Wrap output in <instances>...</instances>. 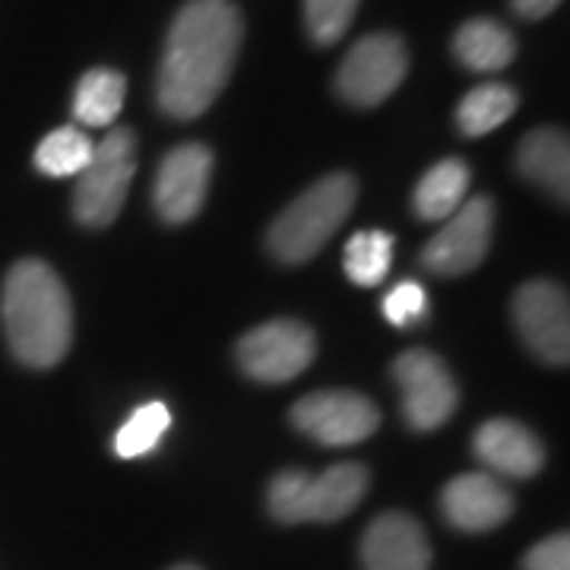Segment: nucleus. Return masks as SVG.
<instances>
[{"mask_svg": "<svg viewBox=\"0 0 570 570\" xmlns=\"http://www.w3.org/2000/svg\"><path fill=\"white\" fill-rule=\"evenodd\" d=\"M469 181H472V175L463 159H441L438 165H431L412 194V206H415L419 219H425V223L450 219L463 206Z\"/></svg>", "mask_w": 570, "mask_h": 570, "instance_id": "18", "label": "nucleus"}, {"mask_svg": "<svg viewBox=\"0 0 570 570\" xmlns=\"http://www.w3.org/2000/svg\"><path fill=\"white\" fill-rule=\"evenodd\" d=\"M362 0H305V29L314 45L330 48L343 39Z\"/></svg>", "mask_w": 570, "mask_h": 570, "instance_id": "24", "label": "nucleus"}, {"mask_svg": "<svg viewBox=\"0 0 570 570\" xmlns=\"http://www.w3.org/2000/svg\"><path fill=\"white\" fill-rule=\"evenodd\" d=\"M517 168L558 204L570 200V140L561 127L530 130L517 146Z\"/></svg>", "mask_w": 570, "mask_h": 570, "instance_id": "16", "label": "nucleus"}, {"mask_svg": "<svg viewBox=\"0 0 570 570\" xmlns=\"http://www.w3.org/2000/svg\"><path fill=\"white\" fill-rule=\"evenodd\" d=\"M235 355L247 377L261 384H285L311 367L317 355V340L311 326L283 317L245 333Z\"/></svg>", "mask_w": 570, "mask_h": 570, "instance_id": "9", "label": "nucleus"}, {"mask_svg": "<svg viewBox=\"0 0 570 570\" xmlns=\"http://www.w3.org/2000/svg\"><path fill=\"white\" fill-rule=\"evenodd\" d=\"M453 55L472 73H498V70H508L517 58V39L504 22L475 17L456 29Z\"/></svg>", "mask_w": 570, "mask_h": 570, "instance_id": "17", "label": "nucleus"}, {"mask_svg": "<svg viewBox=\"0 0 570 570\" xmlns=\"http://www.w3.org/2000/svg\"><path fill=\"white\" fill-rule=\"evenodd\" d=\"M168 570H200L197 564H175V568H168Z\"/></svg>", "mask_w": 570, "mask_h": 570, "instance_id": "28", "label": "nucleus"}, {"mask_svg": "<svg viewBox=\"0 0 570 570\" xmlns=\"http://www.w3.org/2000/svg\"><path fill=\"white\" fill-rule=\"evenodd\" d=\"M96 153V142L77 127L51 130L36 149V168L48 178H77Z\"/></svg>", "mask_w": 570, "mask_h": 570, "instance_id": "22", "label": "nucleus"}, {"mask_svg": "<svg viewBox=\"0 0 570 570\" xmlns=\"http://www.w3.org/2000/svg\"><path fill=\"white\" fill-rule=\"evenodd\" d=\"M213 175V149L204 142L175 146L159 165L153 204L168 225L190 223L206 200Z\"/></svg>", "mask_w": 570, "mask_h": 570, "instance_id": "12", "label": "nucleus"}, {"mask_svg": "<svg viewBox=\"0 0 570 570\" xmlns=\"http://www.w3.org/2000/svg\"><path fill=\"white\" fill-rule=\"evenodd\" d=\"M523 570H570V539L568 532H558L532 546L523 558Z\"/></svg>", "mask_w": 570, "mask_h": 570, "instance_id": "26", "label": "nucleus"}, {"mask_svg": "<svg viewBox=\"0 0 570 570\" xmlns=\"http://www.w3.org/2000/svg\"><path fill=\"white\" fill-rule=\"evenodd\" d=\"M137 175V134L115 127L96 146L89 165L77 175L73 216L86 228H105L118 219L130 181Z\"/></svg>", "mask_w": 570, "mask_h": 570, "instance_id": "5", "label": "nucleus"}, {"mask_svg": "<svg viewBox=\"0 0 570 570\" xmlns=\"http://www.w3.org/2000/svg\"><path fill=\"white\" fill-rule=\"evenodd\" d=\"M409 51L396 32H371L358 39L336 70V96L352 108H374L406 80Z\"/></svg>", "mask_w": 570, "mask_h": 570, "instance_id": "6", "label": "nucleus"}, {"mask_svg": "<svg viewBox=\"0 0 570 570\" xmlns=\"http://www.w3.org/2000/svg\"><path fill=\"white\" fill-rule=\"evenodd\" d=\"M390 264H393V235L390 232L365 228L348 238L343 266L355 285H365V288L381 285L387 279Z\"/></svg>", "mask_w": 570, "mask_h": 570, "instance_id": "21", "label": "nucleus"}, {"mask_svg": "<svg viewBox=\"0 0 570 570\" xmlns=\"http://www.w3.org/2000/svg\"><path fill=\"white\" fill-rule=\"evenodd\" d=\"M494 232V204L475 197L463 204L450 223L431 238L422 250V266L434 276H466L485 261Z\"/></svg>", "mask_w": 570, "mask_h": 570, "instance_id": "11", "label": "nucleus"}, {"mask_svg": "<svg viewBox=\"0 0 570 570\" xmlns=\"http://www.w3.org/2000/svg\"><path fill=\"white\" fill-rule=\"evenodd\" d=\"M127 80L111 67L86 70L73 89V118L82 127H111L121 115Z\"/></svg>", "mask_w": 570, "mask_h": 570, "instance_id": "19", "label": "nucleus"}, {"mask_svg": "<svg viewBox=\"0 0 570 570\" xmlns=\"http://www.w3.org/2000/svg\"><path fill=\"white\" fill-rule=\"evenodd\" d=\"M513 324L532 355L549 365H568L570 305L568 292L549 279L523 283L513 295Z\"/></svg>", "mask_w": 570, "mask_h": 570, "instance_id": "10", "label": "nucleus"}, {"mask_svg": "<svg viewBox=\"0 0 570 570\" xmlns=\"http://www.w3.org/2000/svg\"><path fill=\"white\" fill-rule=\"evenodd\" d=\"M168 425H171L168 406L165 403H146L115 434V453L121 460H137L142 453H153V450L159 448V441H163Z\"/></svg>", "mask_w": 570, "mask_h": 570, "instance_id": "23", "label": "nucleus"}, {"mask_svg": "<svg viewBox=\"0 0 570 570\" xmlns=\"http://www.w3.org/2000/svg\"><path fill=\"white\" fill-rule=\"evenodd\" d=\"M292 425L324 448H352L377 431L381 412L362 393L317 390L292 406Z\"/></svg>", "mask_w": 570, "mask_h": 570, "instance_id": "8", "label": "nucleus"}, {"mask_svg": "<svg viewBox=\"0 0 570 570\" xmlns=\"http://www.w3.org/2000/svg\"><path fill=\"white\" fill-rule=\"evenodd\" d=\"M365 570H431V542L425 527L403 510L381 513L362 535Z\"/></svg>", "mask_w": 570, "mask_h": 570, "instance_id": "13", "label": "nucleus"}, {"mask_svg": "<svg viewBox=\"0 0 570 570\" xmlns=\"http://www.w3.org/2000/svg\"><path fill=\"white\" fill-rule=\"evenodd\" d=\"M371 475L362 463H336L321 475L285 469L273 482L266 504L279 523H333L362 504Z\"/></svg>", "mask_w": 570, "mask_h": 570, "instance_id": "4", "label": "nucleus"}, {"mask_svg": "<svg viewBox=\"0 0 570 570\" xmlns=\"http://www.w3.org/2000/svg\"><path fill=\"white\" fill-rule=\"evenodd\" d=\"M428 314V292L425 285L415 279H403L400 285H393L384 298V317L390 324L409 330V326L422 324Z\"/></svg>", "mask_w": 570, "mask_h": 570, "instance_id": "25", "label": "nucleus"}, {"mask_svg": "<svg viewBox=\"0 0 570 570\" xmlns=\"http://www.w3.org/2000/svg\"><path fill=\"white\" fill-rule=\"evenodd\" d=\"M561 0H510L513 13L523 20H546L551 10H558Z\"/></svg>", "mask_w": 570, "mask_h": 570, "instance_id": "27", "label": "nucleus"}, {"mask_svg": "<svg viewBox=\"0 0 570 570\" xmlns=\"http://www.w3.org/2000/svg\"><path fill=\"white\" fill-rule=\"evenodd\" d=\"M358 200V181L348 171H333L311 184L276 216L266 232L269 254L283 264H305L340 232Z\"/></svg>", "mask_w": 570, "mask_h": 570, "instance_id": "3", "label": "nucleus"}, {"mask_svg": "<svg viewBox=\"0 0 570 570\" xmlns=\"http://www.w3.org/2000/svg\"><path fill=\"white\" fill-rule=\"evenodd\" d=\"M7 343L22 365L55 367L73 343V307L61 276L36 257L10 266L0 295Z\"/></svg>", "mask_w": 570, "mask_h": 570, "instance_id": "2", "label": "nucleus"}, {"mask_svg": "<svg viewBox=\"0 0 570 570\" xmlns=\"http://www.w3.org/2000/svg\"><path fill=\"white\" fill-rule=\"evenodd\" d=\"M393 377L403 393V415L412 431H438L456 412L460 390L448 362L428 348H409L393 362Z\"/></svg>", "mask_w": 570, "mask_h": 570, "instance_id": "7", "label": "nucleus"}, {"mask_svg": "<svg viewBox=\"0 0 570 570\" xmlns=\"http://www.w3.org/2000/svg\"><path fill=\"white\" fill-rule=\"evenodd\" d=\"M245 41V13L235 0H187L175 13L156 99L168 118L194 121L219 99Z\"/></svg>", "mask_w": 570, "mask_h": 570, "instance_id": "1", "label": "nucleus"}, {"mask_svg": "<svg viewBox=\"0 0 570 570\" xmlns=\"http://www.w3.org/2000/svg\"><path fill=\"white\" fill-rule=\"evenodd\" d=\"M475 456L498 475L508 479H532L546 466V448L530 428L513 419H491L472 438Z\"/></svg>", "mask_w": 570, "mask_h": 570, "instance_id": "15", "label": "nucleus"}, {"mask_svg": "<svg viewBox=\"0 0 570 570\" xmlns=\"http://www.w3.org/2000/svg\"><path fill=\"white\" fill-rule=\"evenodd\" d=\"M520 96L504 82H482L456 105V127L463 137H485L513 118Z\"/></svg>", "mask_w": 570, "mask_h": 570, "instance_id": "20", "label": "nucleus"}, {"mask_svg": "<svg viewBox=\"0 0 570 570\" xmlns=\"http://www.w3.org/2000/svg\"><path fill=\"white\" fill-rule=\"evenodd\" d=\"M441 510L453 530L489 532L513 513V498L489 472H466L444 485Z\"/></svg>", "mask_w": 570, "mask_h": 570, "instance_id": "14", "label": "nucleus"}]
</instances>
